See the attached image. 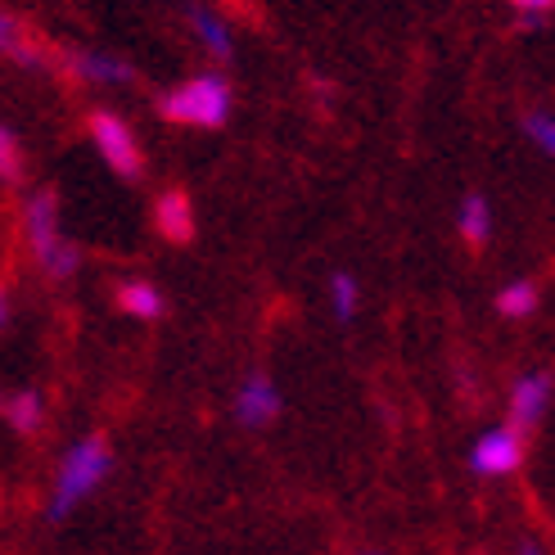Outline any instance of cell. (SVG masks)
Segmentation results:
<instances>
[{
  "instance_id": "ac0fdd59",
  "label": "cell",
  "mask_w": 555,
  "mask_h": 555,
  "mask_svg": "<svg viewBox=\"0 0 555 555\" xmlns=\"http://www.w3.org/2000/svg\"><path fill=\"white\" fill-rule=\"evenodd\" d=\"M524 135L555 158V114H546V108H533V114H524Z\"/></svg>"
},
{
  "instance_id": "7402d4cb",
  "label": "cell",
  "mask_w": 555,
  "mask_h": 555,
  "mask_svg": "<svg viewBox=\"0 0 555 555\" xmlns=\"http://www.w3.org/2000/svg\"><path fill=\"white\" fill-rule=\"evenodd\" d=\"M357 555H384V551H357Z\"/></svg>"
},
{
  "instance_id": "d6986e66",
  "label": "cell",
  "mask_w": 555,
  "mask_h": 555,
  "mask_svg": "<svg viewBox=\"0 0 555 555\" xmlns=\"http://www.w3.org/2000/svg\"><path fill=\"white\" fill-rule=\"evenodd\" d=\"M511 5L519 10V18H546L555 10V0H511Z\"/></svg>"
},
{
  "instance_id": "9c48e42d",
  "label": "cell",
  "mask_w": 555,
  "mask_h": 555,
  "mask_svg": "<svg viewBox=\"0 0 555 555\" xmlns=\"http://www.w3.org/2000/svg\"><path fill=\"white\" fill-rule=\"evenodd\" d=\"M64 73L77 81H100V87H118V81H135V68L127 60H114L104 50H68L64 54Z\"/></svg>"
},
{
  "instance_id": "3957f363",
  "label": "cell",
  "mask_w": 555,
  "mask_h": 555,
  "mask_svg": "<svg viewBox=\"0 0 555 555\" xmlns=\"http://www.w3.org/2000/svg\"><path fill=\"white\" fill-rule=\"evenodd\" d=\"M231 104H235L231 81L221 73H204V77H190L185 87L163 95L158 114L168 122H177V127H208L212 131V127H227Z\"/></svg>"
},
{
  "instance_id": "277c9868",
  "label": "cell",
  "mask_w": 555,
  "mask_h": 555,
  "mask_svg": "<svg viewBox=\"0 0 555 555\" xmlns=\"http://www.w3.org/2000/svg\"><path fill=\"white\" fill-rule=\"evenodd\" d=\"M524 456H529V434H524L519 425H492L483 429L475 442H469V475H479V479H511L524 469Z\"/></svg>"
},
{
  "instance_id": "e0dca14e",
  "label": "cell",
  "mask_w": 555,
  "mask_h": 555,
  "mask_svg": "<svg viewBox=\"0 0 555 555\" xmlns=\"http://www.w3.org/2000/svg\"><path fill=\"white\" fill-rule=\"evenodd\" d=\"M0 181L5 185H23V145L14 127L0 122Z\"/></svg>"
},
{
  "instance_id": "5bb4252c",
  "label": "cell",
  "mask_w": 555,
  "mask_h": 555,
  "mask_svg": "<svg viewBox=\"0 0 555 555\" xmlns=\"http://www.w3.org/2000/svg\"><path fill=\"white\" fill-rule=\"evenodd\" d=\"M456 221H461L465 244H469V248H483V244L492 240V204H488V194H483V190H469L465 199H461Z\"/></svg>"
},
{
  "instance_id": "4fadbf2b",
  "label": "cell",
  "mask_w": 555,
  "mask_h": 555,
  "mask_svg": "<svg viewBox=\"0 0 555 555\" xmlns=\"http://www.w3.org/2000/svg\"><path fill=\"white\" fill-rule=\"evenodd\" d=\"M114 302H118V312H127L135 321H158L168 312V298H163V289L150 281H122L114 289Z\"/></svg>"
},
{
  "instance_id": "ffe728a7",
  "label": "cell",
  "mask_w": 555,
  "mask_h": 555,
  "mask_svg": "<svg viewBox=\"0 0 555 555\" xmlns=\"http://www.w3.org/2000/svg\"><path fill=\"white\" fill-rule=\"evenodd\" d=\"M511 555H546V546H542L538 538H515V546H511Z\"/></svg>"
},
{
  "instance_id": "6da1fadb",
  "label": "cell",
  "mask_w": 555,
  "mask_h": 555,
  "mask_svg": "<svg viewBox=\"0 0 555 555\" xmlns=\"http://www.w3.org/2000/svg\"><path fill=\"white\" fill-rule=\"evenodd\" d=\"M108 475H114V448H108V438L104 434L77 438L73 448L60 456V469H54V488H50V502H46V519L50 524H64L73 511H81L104 488Z\"/></svg>"
},
{
  "instance_id": "7a4b0ae2",
  "label": "cell",
  "mask_w": 555,
  "mask_h": 555,
  "mask_svg": "<svg viewBox=\"0 0 555 555\" xmlns=\"http://www.w3.org/2000/svg\"><path fill=\"white\" fill-rule=\"evenodd\" d=\"M23 221H27L33 254H37V262H41V271L50 275V281H68V275H77L81 248L60 235V199H54V190H37L23 208Z\"/></svg>"
},
{
  "instance_id": "8992f818",
  "label": "cell",
  "mask_w": 555,
  "mask_h": 555,
  "mask_svg": "<svg viewBox=\"0 0 555 555\" xmlns=\"http://www.w3.org/2000/svg\"><path fill=\"white\" fill-rule=\"evenodd\" d=\"M281 411H285V398H281V388H275V379L254 366L244 375V384L235 388V402H231V415H235V425L240 429H271L275 421H281Z\"/></svg>"
},
{
  "instance_id": "52a82bcc",
  "label": "cell",
  "mask_w": 555,
  "mask_h": 555,
  "mask_svg": "<svg viewBox=\"0 0 555 555\" xmlns=\"http://www.w3.org/2000/svg\"><path fill=\"white\" fill-rule=\"evenodd\" d=\"M551 398H555V379H551V371H524V375H515L511 398H506L511 425H519L524 434L538 429V425H542V415L551 411Z\"/></svg>"
},
{
  "instance_id": "2e32d148",
  "label": "cell",
  "mask_w": 555,
  "mask_h": 555,
  "mask_svg": "<svg viewBox=\"0 0 555 555\" xmlns=\"http://www.w3.org/2000/svg\"><path fill=\"white\" fill-rule=\"evenodd\" d=\"M538 285L533 281H511L502 285V294H496V312H502L506 321H524V317H533L538 312Z\"/></svg>"
},
{
  "instance_id": "9a60e30c",
  "label": "cell",
  "mask_w": 555,
  "mask_h": 555,
  "mask_svg": "<svg viewBox=\"0 0 555 555\" xmlns=\"http://www.w3.org/2000/svg\"><path fill=\"white\" fill-rule=\"evenodd\" d=\"M357 302H362V285H357L352 271H330V312L339 325L357 321Z\"/></svg>"
},
{
  "instance_id": "44dd1931",
  "label": "cell",
  "mask_w": 555,
  "mask_h": 555,
  "mask_svg": "<svg viewBox=\"0 0 555 555\" xmlns=\"http://www.w3.org/2000/svg\"><path fill=\"white\" fill-rule=\"evenodd\" d=\"M5 325H10V294L0 289V330H5Z\"/></svg>"
},
{
  "instance_id": "ba28073f",
  "label": "cell",
  "mask_w": 555,
  "mask_h": 555,
  "mask_svg": "<svg viewBox=\"0 0 555 555\" xmlns=\"http://www.w3.org/2000/svg\"><path fill=\"white\" fill-rule=\"evenodd\" d=\"M154 231L168 240V244H190L194 240V204L181 185L158 190L154 199Z\"/></svg>"
},
{
  "instance_id": "8fae6325",
  "label": "cell",
  "mask_w": 555,
  "mask_h": 555,
  "mask_svg": "<svg viewBox=\"0 0 555 555\" xmlns=\"http://www.w3.org/2000/svg\"><path fill=\"white\" fill-rule=\"evenodd\" d=\"M185 18H190L194 37L204 41V50L212 54L217 64H231V60H235V41H231V27H227V18L212 14L208 5H185Z\"/></svg>"
},
{
  "instance_id": "7c38bea8",
  "label": "cell",
  "mask_w": 555,
  "mask_h": 555,
  "mask_svg": "<svg viewBox=\"0 0 555 555\" xmlns=\"http://www.w3.org/2000/svg\"><path fill=\"white\" fill-rule=\"evenodd\" d=\"M0 421H5L14 434L33 438L41 429V421H46V398L37 393V388H18V393L0 398Z\"/></svg>"
},
{
  "instance_id": "5b68a950",
  "label": "cell",
  "mask_w": 555,
  "mask_h": 555,
  "mask_svg": "<svg viewBox=\"0 0 555 555\" xmlns=\"http://www.w3.org/2000/svg\"><path fill=\"white\" fill-rule=\"evenodd\" d=\"M91 145L100 150V158L108 163V172H114L118 181H141L145 177V150L141 141H135V131L118 118V114H108V108H95L91 122Z\"/></svg>"
},
{
  "instance_id": "30bf717a",
  "label": "cell",
  "mask_w": 555,
  "mask_h": 555,
  "mask_svg": "<svg viewBox=\"0 0 555 555\" xmlns=\"http://www.w3.org/2000/svg\"><path fill=\"white\" fill-rule=\"evenodd\" d=\"M0 54L14 60L18 68H46V46L27 33L23 18L10 10H0Z\"/></svg>"
}]
</instances>
